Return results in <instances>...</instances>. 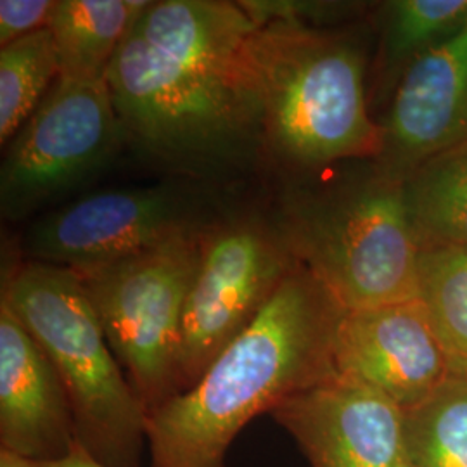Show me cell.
<instances>
[{"mask_svg": "<svg viewBox=\"0 0 467 467\" xmlns=\"http://www.w3.org/2000/svg\"><path fill=\"white\" fill-rule=\"evenodd\" d=\"M244 2H150L106 84L125 140L185 175H218L264 154Z\"/></svg>", "mask_w": 467, "mask_h": 467, "instance_id": "1", "label": "cell"}, {"mask_svg": "<svg viewBox=\"0 0 467 467\" xmlns=\"http://www.w3.org/2000/svg\"><path fill=\"white\" fill-rule=\"evenodd\" d=\"M341 316L331 295L296 262L200 381L150 414V467H227V451L250 420L336 378L334 334Z\"/></svg>", "mask_w": 467, "mask_h": 467, "instance_id": "2", "label": "cell"}, {"mask_svg": "<svg viewBox=\"0 0 467 467\" xmlns=\"http://www.w3.org/2000/svg\"><path fill=\"white\" fill-rule=\"evenodd\" d=\"M250 13L258 21L251 56L264 154L298 170L376 161L383 127L368 117L362 49L350 36L310 28L291 15Z\"/></svg>", "mask_w": 467, "mask_h": 467, "instance_id": "3", "label": "cell"}, {"mask_svg": "<svg viewBox=\"0 0 467 467\" xmlns=\"http://www.w3.org/2000/svg\"><path fill=\"white\" fill-rule=\"evenodd\" d=\"M2 301L44 348L71 401L77 441L106 467H140L148 410L111 350L82 279L28 262L7 275Z\"/></svg>", "mask_w": 467, "mask_h": 467, "instance_id": "4", "label": "cell"}, {"mask_svg": "<svg viewBox=\"0 0 467 467\" xmlns=\"http://www.w3.org/2000/svg\"><path fill=\"white\" fill-rule=\"evenodd\" d=\"M277 227L343 312L418 300L422 248L405 185L379 168L317 198L289 201Z\"/></svg>", "mask_w": 467, "mask_h": 467, "instance_id": "5", "label": "cell"}, {"mask_svg": "<svg viewBox=\"0 0 467 467\" xmlns=\"http://www.w3.org/2000/svg\"><path fill=\"white\" fill-rule=\"evenodd\" d=\"M201 233L179 234L152 250L78 275L148 416L182 393V317L200 264Z\"/></svg>", "mask_w": 467, "mask_h": 467, "instance_id": "6", "label": "cell"}, {"mask_svg": "<svg viewBox=\"0 0 467 467\" xmlns=\"http://www.w3.org/2000/svg\"><path fill=\"white\" fill-rule=\"evenodd\" d=\"M295 265L277 223L235 217L202 229L182 317V393L250 327Z\"/></svg>", "mask_w": 467, "mask_h": 467, "instance_id": "7", "label": "cell"}, {"mask_svg": "<svg viewBox=\"0 0 467 467\" xmlns=\"http://www.w3.org/2000/svg\"><path fill=\"white\" fill-rule=\"evenodd\" d=\"M125 140L106 82L57 78L11 139L0 170V208L28 217L90 181Z\"/></svg>", "mask_w": 467, "mask_h": 467, "instance_id": "8", "label": "cell"}, {"mask_svg": "<svg viewBox=\"0 0 467 467\" xmlns=\"http://www.w3.org/2000/svg\"><path fill=\"white\" fill-rule=\"evenodd\" d=\"M201 229L192 201L173 187H132L87 194L32 223V262L87 275Z\"/></svg>", "mask_w": 467, "mask_h": 467, "instance_id": "9", "label": "cell"}, {"mask_svg": "<svg viewBox=\"0 0 467 467\" xmlns=\"http://www.w3.org/2000/svg\"><path fill=\"white\" fill-rule=\"evenodd\" d=\"M336 376L368 386L401 410L414 409L451 376L420 301L343 312L333 347Z\"/></svg>", "mask_w": 467, "mask_h": 467, "instance_id": "10", "label": "cell"}, {"mask_svg": "<svg viewBox=\"0 0 467 467\" xmlns=\"http://www.w3.org/2000/svg\"><path fill=\"white\" fill-rule=\"evenodd\" d=\"M310 467H403V410L362 384L333 378L270 412Z\"/></svg>", "mask_w": 467, "mask_h": 467, "instance_id": "11", "label": "cell"}, {"mask_svg": "<svg viewBox=\"0 0 467 467\" xmlns=\"http://www.w3.org/2000/svg\"><path fill=\"white\" fill-rule=\"evenodd\" d=\"M381 127L376 167L399 181L434 154L467 142V26L405 67Z\"/></svg>", "mask_w": 467, "mask_h": 467, "instance_id": "12", "label": "cell"}, {"mask_svg": "<svg viewBox=\"0 0 467 467\" xmlns=\"http://www.w3.org/2000/svg\"><path fill=\"white\" fill-rule=\"evenodd\" d=\"M67 388L47 353L0 300V453L52 462L77 447Z\"/></svg>", "mask_w": 467, "mask_h": 467, "instance_id": "13", "label": "cell"}, {"mask_svg": "<svg viewBox=\"0 0 467 467\" xmlns=\"http://www.w3.org/2000/svg\"><path fill=\"white\" fill-rule=\"evenodd\" d=\"M144 0H57L50 19L59 59V78L106 82L109 67Z\"/></svg>", "mask_w": 467, "mask_h": 467, "instance_id": "14", "label": "cell"}, {"mask_svg": "<svg viewBox=\"0 0 467 467\" xmlns=\"http://www.w3.org/2000/svg\"><path fill=\"white\" fill-rule=\"evenodd\" d=\"M403 185L420 248H467V142L422 161Z\"/></svg>", "mask_w": 467, "mask_h": 467, "instance_id": "15", "label": "cell"}, {"mask_svg": "<svg viewBox=\"0 0 467 467\" xmlns=\"http://www.w3.org/2000/svg\"><path fill=\"white\" fill-rule=\"evenodd\" d=\"M419 301L451 374L467 376V248L426 246L419 256Z\"/></svg>", "mask_w": 467, "mask_h": 467, "instance_id": "16", "label": "cell"}, {"mask_svg": "<svg viewBox=\"0 0 467 467\" xmlns=\"http://www.w3.org/2000/svg\"><path fill=\"white\" fill-rule=\"evenodd\" d=\"M403 447L410 467H467V376L451 374L403 412Z\"/></svg>", "mask_w": 467, "mask_h": 467, "instance_id": "17", "label": "cell"}, {"mask_svg": "<svg viewBox=\"0 0 467 467\" xmlns=\"http://www.w3.org/2000/svg\"><path fill=\"white\" fill-rule=\"evenodd\" d=\"M59 78L50 28L17 38L0 50V142L5 146Z\"/></svg>", "mask_w": 467, "mask_h": 467, "instance_id": "18", "label": "cell"}, {"mask_svg": "<svg viewBox=\"0 0 467 467\" xmlns=\"http://www.w3.org/2000/svg\"><path fill=\"white\" fill-rule=\"evenodd\" d=\"M467 26V0H395L386 4L384 52L405 67Z\"/></svg>", "mask_w": 467, "mask_h": 467, "instance_id": "19", "label": "cell"}, {"mask_svg": "<svg viewBox=\"0 0 467 467\" xmlns=\"http://www.w3.org/2000/svg\"><path fill=\"white\" fill-rule=\"evenodd\" d=\"M57 0H2L0 2V46L49 28Z\"/></svg>", "mask_w": 467, "mask_h": 467, "instance_id": "20", "label": "cell"}, {"mask_svg": "<svg viewBox=\"0 0 467 467\" xmlns=\"http://www.w3.org/2000/svg\"><path fill=\"white\" fill-rule=\"evenodd\" d=\"M0 461L7 462L11 467H106L102 466L99 461H96L90 453H87L78 443L65 459L52 461V462H26V461H17V459H13L4 453H0Z\"/></svg>", "mask_w": 467, "mask_h": 467, "instance_id": "21", "label": "cell"}, {"mask_svg": "<svg viewBox=\"0 0 467 467\" xmlns=\"http://www.w3.org/2000/svg\"><path fill=\"white\" fill-rule=\"evenodd\" d=\"M0 467H11L7 462H4V461H0Z\"/></svg>", "mask_w": 467, "mask_h": 467, "instance_id": "22", "label": "cell"}, {"mask_svg": "<svg viewBox=\"0 0 467 467\" xmlns=\"http://www.w3.org/2000/svg\"><path fill=\"white\" fill-rule=\"evenodd\" d=\"M403 467H410V466H409V462H405V466H403Z\"/></svg>", "mask_w": 467, "mask_h": 467, "instance_id": "23", "label": "cell"}]
</instances>
